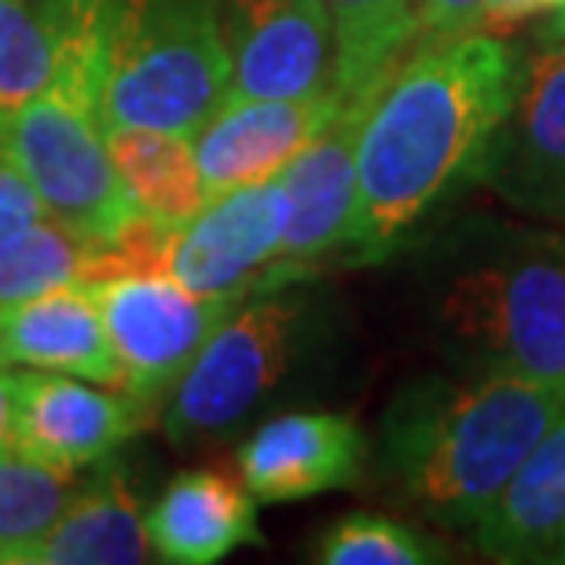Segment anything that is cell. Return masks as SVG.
<instances>
[{
    "instance_id": "1",
    "label": "cell",
    "mask_w": 565,
    "mask_h": 565,
    "mask_svg": "<svg viewBox=\"0 0 565 565\" xmlns=\"http://www.w3.org/2000/svg\"><path fill=\"white\" fill-rule=\"evenodd\" d=\"M525 55L495 33L415 44L371 99L356 143L349 262H382L448 195L481 177L522 88Z\"/></svg>"
},
{
    "instance_id": "2",
    "label": "cell",
    "mask_w": 565,
    "mask_h": 565,
    "mask_svg": "<svg viewBox=\"0 0 565 565\" xmlns=\"http://www.w3.org/2000/svg\"><path fill=\"white\" fill-rule=\"evenodd\" d=\"M565 412V386L484 367L459 386L426 382L393 404L386 462L404 500L473 529Z\"/></svg>"
},
{
    "instance_id": "3",
    "label": "cell",
    "mask_w": 565,
    "mask_h": 565,
    "mask_svg": "<svg viewBox=\"0 0 565 565\" xmlns=\"http://www.w3.org/2000/svg\"><path fill=\"white\" fill-rule=\"evenodd\" d=\"M228 88L221 0H110L107 129L195 137Z\"/></svg>"
},
{
    "instance_id": "4",
    "label": "cell",
    "mask_w": 565,
    "mask_h": 565,
    "mask_svg": "<svg viewBox=\"0 0 565 565\" xmlns=\"http://www.w3.org/2000/svg\"><path fill=\"white\" fill-rule=\"evenodd\" d=\"M445 327L484 367L565 386L562 235H533L456 279L445 298Z\"/></svg>"
},
{
    "instance_id": "5",
    "label": "cell",
    "mask_w": 565,
    "mask_h": 565,
    "mask_svg": "<svg viewBox=\"0 0 565 565\" xmlns=\"http://www.w3.org/2000/svg\"><path fill=\"white\" fill-rule=\"evenodd\" d=\"M298 323L301 305L290 298L257 294L254 305L235 309L169 393L162 412L169 445L191 448L243 423L287 375Z\"/></svg>"
},
{
    "instance_id": "6",
    "label": "cell",
    "mask_w": 565,
    "mask_h": 565,
    "mask_svg": "<svg viewBox=\"0 0 565 565\" xmlns=\"http://www.w3.org/2000/svg\"><path fill=\"white\" fill-rule=\"evenodd\" d=\"M85 290L104 316L126 393L147 412L169 401L199 349L243 301L195 294L173 276H110Z\"/></svg>"
},
{
    "instance_id": "7",
    "label": "cell",
    "mask_w": 565,
    "mask_h": 565,
    "mask_svg": "<svg viewBox=\"0 0 565 565\" xmlns=\"http://www.w3.org/2000/svg\"><path fill=\"white\" fill-rule=\"evenodd\" d=\"M379 88L382 85L349 93L320 137L279 173L287 195V228L265 294L312 276L327 257L345 254L356 213V143Z\"/></svg>"
},
{
    "instance_id": "8",
    "label": "cell",
    "mask_w": 565,
    "mask_h": 565,
    "mask_svg": "<svg viewBox=\"0 0 565 565\" xmlns=\"http://www.w3.org/2000/svg\"><path fill=\"white\" fill-rule=\"evenodd\" d=\"M282 228H287V195L279 177L224 191L169 232L166 276L213 298L265 294L268 273L279 257Z\"/></svg>"
},
{
    "instance_id": "9",
    "label": "cell",
    "mask_w": 565,
    "mask_h": 565,
    "mask_svg": "<svg viewBox=\"0 0 565 565\" xmlns=\"http://www.w3.org/2000/svg\"><path fill=\"white\" fill-rule=\"evenodd\" d=\"M235 96L287 99L334 88L338 44L323 0H221Z\"/></svg>"
},
{
    "instance_id": "10",
    "label": "cell",
    "mask_w": 565,
    "mask_h": 565,
    "mask_svg": "<svg viewBox=\"0 0 565 565\" xmlns=\"http://www.w3.org/2000/svg\"><path fill=\"white\" fill-rule=\"evenodd\" d=\"M342 88L312 96L257 99L228 93L195 132V158L206 184V202L235 188L273 180L323 132L342 107Z\"/></svg>"
},
{
    "instance_id": "11",
    "label": "cell",
    "mask_w": 565,
    "mask_h": 565,
    "mask_svg": "<svg viewBox=\"0 0 565 565\" xmlns=\"http://www.w3.org/2000/svg\"><path fill=\"white\" fill-rule=\"evenodd\" d=\"M481 177L518 210L565 217V44L529 55Z\"/></svg>"
},
{
    "instance_id": "12",
    "label": "cell",
    "mask_w": 565,
    "mask_h": 565,
    "mask_svg": "<svg viewBox=\"0 0 565 565\" xmlns=\"http://www.w3.org/2000/svg\"><path fill=\"white\" fill-rule=\"evenodd\" d=\"M147 415L151 412L126 390H99V382L30 367L15 390V448L77 473L107 459Z\"/></svg>"
},
{
    "instance_id": "13",
    "label": "cell",
    "mask_w": 565,
    "mask_h": 565,
    "mask_svg": "<svg viewBox=\"0 0 565 565\" xmlns=\"http://www.w3.org/2000/svg\"><path fill=\"white\" fill-rule=\"evenodd\" d=\"M364 434L334 412H290L254 429L239 448V478L257 503H294L349 489L364 470Z\"/></svg>"
},
{
    "instance_id": "14",
    "label": "cell",
    "mask_w": 565,
    "mask_h": 565,
    "mask_svg": "<svg viewBox=\"0 0 565 565\" xmlns=\"http://www.w3.org/2000/svg\"><path fill=\"white\" fill-rule=\"evenodd\" d=\"M0 364L60 371L126 390L104 316L85 287H60L0 312Z\"/></svg>"
},
{
    "instance_id": "15",
    "label": "cell",
    "mask_w": 565,
    "mask_h": 565,
    "mask_svg": "<svg viewBox=\"0 0 565 565\" xmlns=\"http://www.w3.org/2000/svg\"><path fill=\"white\" fill-rule=\"evenodd\" d=\"M254 503L243 478L228 470H184L143 514L147 540L158 562L213 565L243 544H265Z\"/></svg>"
},
{
    "instance_id": "16",
    "label": "cell",
    "mask_w": 565,
    "mask_h": 565,
    "mask_svg": "<svg viewBox=\"0 0 565 565\" xmlns=\"http://www.w3.org/2000/svg\"><path fill=\"white\" fill-rule=\"evenodd\" d=\"M473 544L492 562H565V412L473 525Z\"/></svg>"
},
{
    "instance_id": "17",
    "label": "cell",
    "mask_w": 565,
    "mask_h": 565,
    "mask_svg": "<svg viewBox=\"0 0 565 565\" xmlns=\"http://www.w3.org/2000/svg\"><path fill=\"white\" fill-rule=\"evenodd\" d=\"M151 555L143 507L118 459H99L26 565H140Z\"/></svg>"
},
{
    "instance_id": "18",
    "label": "cell",
    "mask_w": 565,
    "mask_h": 565,
    "mask_svg": "<svg viewBox=\"0 0 565 565\" xmlns=\"http://www.w3.org/2000/svg\"><path fill=\"white\" fill-rule=\"evenodd\" d=\"M115 169L137 210L166 228H180L206 206L195 140L162 129H107Z\"/></svg>"
},
{
    "instance_id": "19",
    "label": "cell",
    "mask_w": 565,
    "mask_h": 565,
    "mask_svg": "<svg viewBox=\"0 0 565 565\" xmlns=\"http://www.w3.org/2000/svg\"><path fill=\"white\" fill-rule=\"evenodd\" d=\"M334 22L342 93L375 88L415 44V0H323Z\"/></svg>"
},
{
    "instance_id": "20",
    "label": "cell",
    "mask_w": 565,
    "mask_h": 565,
    "mask_svg": "<svg viewBox=\"0 0 565 565\" xmlns=\"http://www.w3.org/2000/svg\"><path fill=\"white\" fill-rule=\"evenodd\" d=\"M77 489L82 481L74 470L49 467L19 448L0 451V547L11 565H26V555L52 533Z\"/></svg>"
},
{
    "instance_id": "21",
    "label": "cell",
    "mask_w": 565,
    "mask_h": 565,
    "mask_svg": "<svg viewBox=\"0 0 565 565\" xmlns=\"http://www.w3.org/2000/svg\"><path fill=\"white\" fill-rule=\"evenodd\" d=\"M93 243L41 217L0 246V312L60 287H82L93 262Z\"/></svg>"
},
{
    "instance_id": "22",
    "label": "cell",
    "mask_w": 565,
    "mask_h": 565,
    "mask_svg": "<svg viewBox=\"0 0 565 565\" xmlns=\"http://www.w3.org/2000/svg\"><path fill=\"white\" fill-rule=\"evenodd\" d=\"M52 26L44 0H0V129L49 85Z\"/></svg>"
},
{
    "instance_id": "23",
    "label": "cell",
    "mask_w": 565,
    "mask_h": 565,
    "mask_svg": "<svg viewBox=\"0 0 565 565\" xmlns=\"http://www.w3.org/2000/svg\"><path fill=\"white\" fill-rule=\"evenodd\" d=\"M316 562L323 565H426L440 562V547L419 529L386 514H345L316 544Z\"/></svg>"
},
{
    "instance_id": "24",
    "label": "cell",
    "mask_w": 565,
    "mask_h": 565,
    "mask_svg": "<svg viewBox=\"0 0 565 565\" xmlns=\"http://www.w3.org/2000/svg\"><path fill=\"white\" fill-rule=\"evenodd\" d=\"M484 11H489V0H415V44L481 33Z\"/></svg>"
},
{
    "instance_id": "25",
    "label": "cell",
    "mask_w": 565,
    "mask_h": 565,
    "mask_svg": "<svg viewBox=\"0 0 565 565\" xmlns=\"http://www.w3.org/2000/svg\"><path fill=\"white\" fill-rule=\"evenodd\" d=\"M41 217H44V206H41L38 191L22 180L15 166L0 158V246Z\"/></svg>"
},
{
    "instance_id": "26",
    "label": "cell",
    "mask_w": 565,
    "mask_h": 565,
    "mask_svg": "<svg viewBox=\"0 0 565 565\" xmlns=\"http://www.w3.org/2000/svg\"><path fill=\"white\" fill-rule=\"evenodd\" d=\"M565 0H489V11H484L481 33H495L507 26H518V22L533 19V15H551L555 8H562Z\"/></svg>"
},
{
    "instance_id": "27",
    "label": "cell",
    "mask_w": 565,
    "mask_h": 565,
    "mask_svg": "<svg viewBox=\"0 0 565 565\" xmlns=\"http://www.w3.org/2000/svg\"><path fill=\"white\" fill-rule=\"evenodd\" d=\"M15 390L19 375H11L0 364V451L15 448Z\"/></svg>"
},
{
    "instance_id": "28",
    "label": "cell",
    "mask_w": 565,
    "mask_h": 565,
    "mask_svg": "<svg viewBox=\"0 0 565 565\" xmlns=\"http://www.w3.org/2000/svg\"><path fill=\"white\" fill-rule=\"evenodd\" d=\"M540 38H544L547 44H565V4L551 11L544 30H540Z\"/></svg>"
},
{
    "instance_id": "29",
    "label": "cell",
    "mask_w": 565,
    "mask_h": 565,
    "mask_svg": "<svg viewBox=\"0 0 565 565\" xmlns=\"http://www.w3.org/2000/svg\"><path fill=\"white\" fill-rule=\"evenodd\" d=\"M0 565H11V558H8V551L0 547Z\"/></svg>"
}]
</instances>
